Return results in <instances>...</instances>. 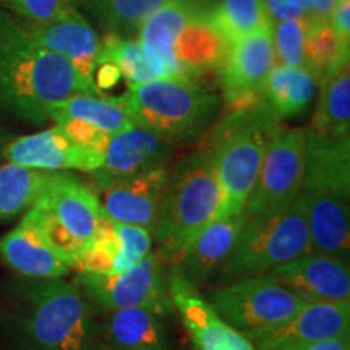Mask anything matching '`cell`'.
<instances>
[{
  "label": "cell",
  "mask_w": 350,
  "mask_h": 350,
  "mask_svg": "<svg viewBox=\"0 0 350 350\" xmlns=\"http://www.w3.org/2000/svg\"><path fill=\"white\" fill-rule=\"evenodd\" d=\"M49 119L52 122L62 119H78L98 126L99 130L109 135L119 133L135 122L126 113L124 104L119 98L111 96H93V94H73L64 99L51 111Z\"/></svg>",
  "instance_id": "27"
},
{
  "label": "cell",
  "mask_w": 350,
  "mask_h": 350,
  "mask_svg": "<svg viewBox=\"0 0 350 350\" xmlns=\"http://www.w3.org/2000/svg\"><path fill=\"white\" fill-rule=\"evenodd\" d=\"M100 338L112 350H172L164 318L143 308L103 313Z\"/></svg>",
  "instance_id": "22"
},
{
  "label": "cell",
  "mask_w": 350,
  "mask_h": 350,
  "mask_svg": "<svg viewBox=\"0 0 350 350\" xmlns=\"http://www.w3.org/2000/svg\"><path fill=\"white\" fill-rule=\"evenodd\" d=\"M12 321L25 350H99L103 340L94 306L75 281H20Z\"/></svg>",
  "instance_id": "2"
},
{
  "label": "cell",
  "mask_w": 350,
  "mask_h": 350,
  "mask_svg": "<svg viewBox=\"0 0 350 350\" xmlns=\"http://www.w3.org/2000/svg\"><path fill=\"white\" fill-rule=\"evenodd\" d=\"M268 274L305 301H350L349 260L310 250Z\"/></svg>",
  "instance_id": "17"
},
{
  "label": "cell",
  "mask_w": 350,
  "mask_h": 350,
  "mask_svg": "<svg viewBox=\"0 0 350 350\" xmlns=\"http://www.w3.org/2000/svg\"><path fill=\"white\" fill-rule=\"evenodd\" d=\"M349 350H350V349H349Z\"/></svg>",
  "instance_id": "45"
},
{
  "label": "cell",
  "mask_w": 350,
  "mask_h": 350,
  "mask_svg": "<svg viewBox=\"0 0 350 350\" xmlns=\"http://www.w3.org/2000/svg\"><path fill=\"white\" fill-rule=\"evenodd\" d=\"M190 2H191V3H195L196 7L201 8V10L208 13L209 10H211V8H213L214 5H216V3L219 2V0H190Z\"/></svg>",
  "instance_id": "42"
},
{
  "label": "cell",
  "mask_w": 350,
  "mask_h": 350,
  "mask_svg": "<svg viewBox=\"0 0 350 350\" xmlns=\"http://www.w3.org/2000/svg\"><path fill=\"white\" fill-rule=\"evenodd\" d=\"M206 20L227 44L273 28L262 0H219L206 13Z\"/></svg>",
  "instance_id": "28"
},
{
  "label": "cell",
  "mask_w": 350,
  "mask_h": 350,
  "mask_svg": "<svg viewBox=\"0 0 350 350\" xmlns=\"http://www.w3.org/2000/svg\"><path fill=\"white\" fill-rule=\"evenodd\" d=\"M344 334H350V301H305L286 321L247 338L256 350H274Z\"/></svg>",
  "instance_id": "15"
},
{
  "label": "cell",
  "mask_w": 350,
  "mask_h": 350,
  "mask_svg": "<svg viewBox=\"0 0 350 350\" xmlns=\"http://www.w3.org/2000/svg\"><path fill=\"white\" fill-rule=\"evenodd\" d=\"M116 234L119 250H117L112 274L125 273L154 250V237L144 227L116 222Z\"/></svg>",
  "instance_id": "34"
},
{
  "label": "cell",
  "mask_w": 350,
  "mask_h": 350,
  "mask_svg": "<svg viewBox=\"0 0 350 350\" xmlns=\"http://www.w3.org/2000/svg\"><path fill=\"white\" fill-rule=\"evenodd\" d=\"M117 250H119V245H117L116 221H112L103 209L93 239L78 256L73 271L99 275L112 274Z\"/></svg>",
  "instance_id": "31"
},
{
  "label": "cell",
  "mask_w": 350,
  "mask_h": 350,
  "mask_svg": "<svg viewBox=\"0 0 350 350\" xmlns=\"http://www.w3.org/2000/svg\"><path fill=\"white\" fill-rule=\"evenodd\" d=\"M135 125L169 143L200 142L221 109V96L200 78H156L120 96Z\"/></svg>",
  "instance_id": "5"
},
{
  "label": "cell",
  "mask_w": 350,
  "mask_h": 350,
  "mask_svg": "<svg viewBox=\"0 0 350 350\" xmlns=\"http://www.w3.org/2000/svg\"><path fill=\"white\" fill-rule=\"evenodd\" d=\"M0 5L20 18L47 23L77 13L80 0H0Z\"/></svg>",
  "instance_id": "35"
},
{
  "label": "cell",
  "mask_w": 350,
  "mask_h": 350,
  "mask_svg": "<svg viewBox=\"0 0 350 350\" xmlns=\"http://www.w3.org/2000/svg\"><path fill=\"white\" fill-rule=\"evenodd\" d=\"M226 49L227 41L209 25L204 13L183 26L175 39L174 57L183 78H200L216 72Z\"/></svg>",
  "instance_id": "24"
},
{
  "label": "cell",
  "mask_w": 350,
  "mask_h": 350,
  "mask_svg": "<svg viewBox=\"0 0 350 350\" xmlns=\"http://www.w3.org/2000/svg\"><path fill=\"white\" fill-rule=\"evenodd\" d=\"M54 175L12 163L0 165V222L13 221L29 211Z\"/></svg>",
  "instance_id": "26"
},
{
  "label": "cell",
  "mask_w": 350,
  "mask_h": 350,
  "mask_svg": "<svg viewBox=\"0 0 350 350\" xmlns=\"http://www.w3.org/2000/svg\"><path fill=\"white\" fill-rule=\"evenodd\" d=\"M103 62L117 65L129 86L156 80L154 72L144 55L138 38H122L106 33V36L100 41L98 55V65Z\"/></svg>",
  "instance_id": "30"
},
{
  "label": "cell",
  "mask_w": 350,
  "mask_h": 350,
  "mask_svg": "<svg viewBox=\"0 0 350 350\" xmlns=\"http://www.w3.org/2000/svg\"><path fill=\"white\" fill-rule=\"evenodd\" d=\"M318 106L310 131L326 137H350V62L331 67L321 77Z\"/></svg>",
  "instance_id": "25"
},
{
  "label": "cell",
  "mask_w": 350,
  "mask_h": 350,
  "mask_svg": "<svg viewBox=\"0 0 350 350\" xmlns=\"http://www.w3.org/2000/svg\"><path fill=\"white\" fill-rule=\"evenodd\" d=\"M209 304L235 329H268L291 318L305 300L269 274L253 275L222 284L208 297Z\"/></svg>",
  "instance_id": "10"
},
{
  "label": "cell",
  "mask_w": 350,
  "mask_h": 350,
  "mask_svg": "<svg viewBox=\"0 0 350 350\" xmlns=\"http://www.w3.org/2000/svg\"><path fill=\"white\" fill-rule=\"evenodd\" d=\"M167 0H80L106 33L138 38L144 20Z\"/></svg>",
  "instance_id": "29"
},
{
  "label": "cell",
  "mask_w": 350,
  "mask_h": 350,
  "mask_svg": "<svg viewBox=\"0 0 350 350\" xmlns=\"http://www.w3.org/2000/svg\"><path fill=\"white\" fill-rule=\"evenodd\" d=\"M54 124L55 126H59V129L65 133V137L72 139L73 143L81 144V146L94 148V150H106L109 138H111V135L106 133V131L99 130L98 126L78 119H62L54 122Z\"/></svg>",
  "instance_id": "36"
},
{
  "label": "cell",
  "mask_w": 350,
  "mask_h": 350,
  "mask_svg": "<svg viewBox=\"0 0 350 350\" xmlns=\"http://www.w3.org/2000/svg\"><path fill=\"white\" fill-rule=\"evenodd\" d=\"M349 51H344L332 31L331 25H321L310 28L305 38V60L306 68H310L319 80L334 65L347 60Z\"/></svg>",
  "instance_id": "32"
},
{
  "label": "cell",
  "mask_w": 350,
  "mask_h": 350,
  "mask_svg": "<svg viewBox=\"0 0 350 350\" xmlns=\"http://www.w3.org/2000/svg\"><path fill=\"white\" fill-rule=\"evenodd\" d=\"M120 78L122 73L119 67L111 62L99 64L94 70V85L98 86L99 91L112 90L120 81Z\"/></svg>",
  "instance_id": "41"
},
{
  "label": "cell",
  "mask_w": 350,
  "mask_h": 350,
  "mask_svg": "<svg viewBox=\"0 0 350 350\" xmlns=\"http://www.w3.org/2000/svg\"><path fill=\"white\" fill-rule=\"evenodd\" d=\"M73 94L103 91L65 57L21 39L15 15L0 5V112L42 125L51 120L52 109Z\"/></svg>",
  "instance_id": "1"
},
{
  "label": "cell",
  "mask_w": 350,
  "mask_h": 350,
  "mask_svg": "<svg viewBox=\"0 0 350 350\" xmlns=\"http://www.w3.org/2000/svg\"><path fill=\"white\" fill-rule=\"evenodd\" d=\"M169 292L174 312L180 318L196 350H256L243 332L230 326L214 310L200 288L187 281L174 261L169 262Z\"/></svg>",
  "instance_id": "12"
},
{
  "label": "cell",
  "mask_w": 350,
  "mask_h": 350,
  "mask_svg": "<svg viewBox=\"0 0 350 350\" xmlns=\"http://www.w3.org/2000/svg\"><path fill=\"white\" fill-rule=\"evenodd\" d=\"M10 139H12V135L8 133L3 126H0V157H2V152H3V150H5V146Z\"/></svg>",
  "instance_id": "43"
},
{
  "label": "cell",
  "mask_w": 350,
  "mask_h": 350,
  "mask_svg": "<svg viewBox=\"0 0 350 350\" xmlns=\"http://www.w3.org/2000/svg\"><path fill=\"white\" fill-rule=\"evenodd\" d=\"M7 163L46 172L80 170L93 174L104 163V151L81 146L65 137L59 126L12 138L2 152Z\"/></svg>",
  "instance_id": "13"
},
{
  "label": "cell",
  "mask_w": 350,
  "mask_h": 350,
  "mask_svg": "<svg viewBox=\"0 0 350 350\" xmlns=\"http://www.w3.org/2000/svg\"><path fill=\"white\" fill-rule=\"evenodd\" d=\"M204 13L190 0H167L144 20L138 41L156 78H183L174 57L175 39L188 21Z\"/></svg>",
  "instance_id": "20"
},
{
  "label": "cell",
  "mask_w": 350,
  "mask_h": 350,
  "mask_svg": "<svg viewBox=\"0 0 350 350\" xmlns=\"http://www.w3.org/2000/svg\"><path fill=\"white\" fill-rule=\"evenodd\" d=\"M174 144L159 135L133 125L113 133L104 150V163L90 175L96 195L113 182L124 180L161 165H167Z\"/></svg>",
  "instance_id": "14"
},
{
  "label": "cell",
  "mask_w": 350,
  "mask_h": 350,
  "mask_svg": "<svg viewBox=\"0 0 350 350\" xmlns=\"http://www.w3.org/2000/svg\"><path fill=\"white\" fill-rule=\"evenodd\" d=\"M318 83L310 68L274 65L262 83V103L282 122L299 117L312 106Z\"/></svg>",
  "instance_id": "23"
},
{
  "label": "cell",
  "mask_w": 350,
  "mask_h": 350,
  "mask_svg": "<svg viewBox=\"0 0 350 350\" xmlns=\"http://www.w3.org/2000/svg\"><path fill=\"white\" fill-rule=\"evenodd\" d=\"M281 125L282 120L261 99L253 107L222 112L200 139V148L211 151L216 167L221 191L216 217L240 216L243 213L269 138Z\"/></svg>",
  "instance_id": "4"
},
{
  "label": "cell",
  "mask_w": 350,
  "mask_h": 350,
  "mask_svg": "<svg viewBox=\"0 0 350 350\" xmlns=\"http://www.w3.org/2000/svg\"><path fill=\"white\" fill-rule=\"evenodd\" d=\"M34 208L46 237L67 258L73 271L78 256L93 239L103 213L98 195L75 175L55 172Z\"/></svg>",
  "instance_id": "8"
},
{
  "label": "cell",
  "mask_w": 350,
  "mask_h": 350,
  "mask_svg": "<svg viewBox=\"0 0 350 350\" xmlns=\"http://www.w3.org/2000/svg\"><path fill=\"white\" fill-rule=\"evenodd\" d=\"M299 3L301 16H304L308 29L314 28V26L329 25L336 0H299Z\"/></svg>",
  "instance_id": "37"
},
{
  "label": "cell",
  "mask_w": 350,
  "mask_h": 350,
  "mask_svg": "<svg viewBox=\"0 0 350 350\" xmlns=\"http://www.w3.org/2000/svg\"><path fill=\"white\" fill-rule=\"evenodd\" d=\"M305 200L312 250L349 260L350 137L305 130Z\"/></svg>",
  "instance_id": "3"
},
{
  "label": "cell",
  "mask_w": 350,
  "mask_h": 350,
  "mask_svg": "<svg viewBox=\"0 0 350 350\" xmlns=\"http://www.w3.org/2000/svg\"><path fill=\"white\" fill-rule=\"evenodd\" d=\"M0 258L25 279H64L72 271L67 258L52 247L44 234L34 206L23 214L18 226L0 239Z\"/></svg>",
  "instance_id": "16"
},
{
  "label": "cell",
  "mask_w": 350,
  "mask_h": 350,
  "mask_svg": "<svg viewBox=\"0 0 350 350\" xmlns=\"http://www.w3.org/2000/svg\"><path fill=\"white\" fill-rule=\"evenodd\" d=\"M219 182L209 150L198 148L170 170L156 229V250L172 262L216 217Z\"/></svg>",
  "instance_id": "6"
},
{
  "label": "cell",
  "mask_w": 350,
  "mask_h": 350,
  "mask_svg": "<svg viewBox=\"0 0 350 350\" xmlns=\"http://www.w3.org/2000/svg\"><path fill=\"white\" fill-rule=\"evenodd\" d=\"M99 350H112L111 347H109V345L104 342V340H100V344H99Z\"/></svg>",
  "instance_id": "44"
},
{
  "label": "cell",
  "mask_w": 350,
  "mask_h": 350,
  "mask_svg": "<svg viewBox=\"0 0 350 350\" xmlns=\"http://www.w3.org/2000/svg\"><path fill=\"white\" fill-rule=\"evenodd\" d=\"M268 10L273 23L282 20H292V18H301V8L299 0H262Z\"/></svg>",
  "instance_id": "39"
},
{
  "label": "cell",
  "mask_w": 350,
  "mask_h": 350,
  "mask_svg": "<svg viewBox=\"0 0 350 350\" xmlns=\"http://www.w3.org/2000/svg\"><path fill=\"white\" fill-rule=\"evenodd\" d=\"M273 67V28L229 42L216 68L222 99L261 91Z\"/></svg>",
  "instance_id": "19"
},
{
  "label": "cell",
  "mask_w": 350,
  "mask_h": 350,
  "mask_svg": "<svg viewBox=\"0 0 350 350\" xmlns=\"http://www.w3.org/2000/svg\"><path fill=\"white\" fill-rule=\"evenodd\" d=\"M308 26L305 20L292 18L273 23L274 64L281 67H306L305 38Z\"/></svg>",
  "instance_id": "33"
},
{
  "label": "cell",
  "mask_w": 350,
  "mask_h": 350,
  "mask_svg": "<svg viewBox=\"0 0 350 350\" xmlns=\"http://www.w3.org/2000/svg\"><path fill=\"white\" fill-rule=\"evenodd\" d=\"M350 349V334L339 336V338L314 340V342H304L274 350H349Z\"/></svg>",
  "instance_id": "40"
},
{
  "label": "cell",
  "mask_w": 350,
  "mask_h": 350,
  "mask_svg": "<svg viewBox=\"0 0 350 350\" xmlns=\"http://www.w3.org/2000/svg\"><path fill=\"white\" fill-rule=\"evenodd\" d=\"M243 226V214L232 217H214L198 237L174 262L196 288L204 287L219 274L234 250Z\"/></svg>",
  "instance_id": "21"
},
{
  "label": "cell",
  "mask_w": 350,
  "mask_h": 350,
  "mask_svg": "<svg viewBox=\"0 0 350 350\" xmlns=\"http://www.w3.org/2000/svg\"><path fill=\"white\" fill-rule=\"evenodd\" d=\"M305 175V130L281 125L266 146L247 204L245 219L268 217L286 209L300 195Z\"/></svg>",
  "instance_id": "11"
},
{
  "label": "cell",
  "mask_w": 350,
  "mask_h": 350,
  "mask_svg": "<svg viewBox=\"0 0 350 350\" xmlns=\"http://www.w3.org/2000/svg\"><path fill=\"white\" fill-rule=\"evenodd\" d=\"M312 250L304 195L284 211L245 219L230 256L219 271L222 284L268 274L284 262Z\"/></svg>",
  "instance_id": "7"
},
{
  "label": "cell",
  "mask_w": 350,
  "mask_h": 350,
  "mask_svg": "<svg viewBox=\"0 0 350 350\" xmlns=\"http://www.w3.org/2000/svg\"><path fill=\"white\" fill-rule=\"evenodd\" d=\"M329 25L340 47L350 52V0H336Z\"/></svg>",
  "instance_id": "38"
},
{
  "label": "cell",
  "mask_w": 350,
  "mask_h": 350,
  "mask_svg": "<svg viewBox=\"0 0 350 350\" xmlns=\"http://www.w3.org/2000/svg\"><path fill=\"white\" fill-rule=\"evenodd\" d=\"M75 284L96 312L143 308L163 318L174 313L169 292V262L156 248L125 273L106 275L78 273Z\"/></svg>",
  "instance_id": "9"
},
{
  "label": "cell",
  "mask_w": 350,
  "mask_h": 350,
  "mask_svg": "<svg viewBox=\"0 0 350 350\" xmlns=\"http://www.w3.org/2000/svg\"><path fill=\"white\" fill-rule=\"evenodd\" d=\"M170 169L161 165L113 182L100 190V206L112 221L154 232L167 188Z\"/></svg>",
  "instance_id": "18"
}]
</instances>
